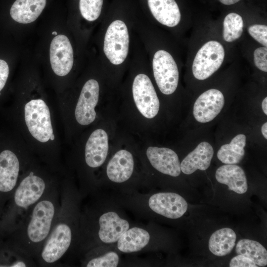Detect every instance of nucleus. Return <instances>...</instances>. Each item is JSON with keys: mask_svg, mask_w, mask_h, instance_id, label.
I'll return each instance as SVG.
<instances>
[{"mask_svg": "<svg viewBox=\"0 0 267 267\" xmlns=\"http://www.w3.org/2000/svg\"><path fill=\"white\" fill-rule=\"evenodd\" d=\"M49 59L52 70L57 76L65 77L70 73L74 62L73 50L67 37L58 35L52 39Z\"/></svg>", "mask_w": 267, "mask_h": 267, "instance_id": "nucleus-12", "label": "nucleus"}, {"mask_svg": "<svg viewBox=\"0 0 267 267\" xmlns=\"http://www.w3.org/2000/svg\"><path fill=\"white\" fill-rule=\"evenodd\" d=\"M120 253L115 244L93 247L79 258L80 265L86 267H116L121 263Z\"/></svg>", "mask_w": 267, "mask_h": 267, "instance_id": "nucleus-15", "label": "nucleus"}, {"mask_svg": "<svg viewBox=\"0 0 267 267\" xmlns=\"http://www.w3.org/2000/svg\"><path fill=\"white\" fill-rule=\"evenodd\" d=\"M134 157L130 152L124 149L117 152L106 168V175L110 185L106 190L108 193L104 195L126 193L127 183L130 182L134 174Z\"/></svg>", "mask_w": 267, "mask_h": 267, "instance_id": "nucleus-6", "label": "nucleus"}, {"mask_svg": "<svg viewBox=\"0 0 267 267\" xmlns=\"http://www.w3.org/2000/svg\"><path fill=\"white\" fill-rule=\"evenodd\" d=\"M9 74V66L6 61L0 59V95L4 87Z\"/></svg>", "mask_w": 267, "mask_h": 267, "instance_id": "nucleus-29", "label": "nucleus"}, {"mask_svg": "<svg viewBox=\"0 0 267 267\" xmlns=\"http://www.w3.org/2000/svg\"><path fill=\"white\" fill-rule=\"evenodd\" d=\"M243 21L242 17L237 13L228 14L223 22V39L227 42H232L239 39L243 33Z\"/></svg>", "mask_w": 267, "mask_h": 267, "instance_id": "nucleus-24", "label": "nucleus"}, {"mask_svg": "<svg viewBox=\"0 0 267 267\" xmlns=\"http://www.w3.org/2000/svg\"><path fill=\"white\" fill-rule=\"evenodd\" d=\"M52 35H56L57 34V32H53L52 33Z\"/></svg>", "mask_w": 267, "mask_h": 267, "instance_id": "nucleus-33", "label": "nucleus"}, {"mask_svg": "<svg viewBox=\"0 0 267 267\" xmlns=\"http://www.w3.org/2000/svg\"><path fill=\"white\" fill-rule=\"evenodd\" d=\"M123 208L146 219L152 215L176 220L181 218L188 208L187 202L179 194L172 192L146 193L143 190L109 196Z\"/></svg>", "mask_w": 267, "mask_h": 267, "instance_id": "nucleus-4", "label": "nucleus"}, {"mask_svg": "<svg viewBox=\"0 0 267 267\" xmlns=\"http://www.w3.org/2000/svg\"><path fill=\"white\" fill-rule=\"evenodd\" d=\"M146 155L151 166L160 173L172 177H177L180 174V163L178 155L173 150L150 146Z\"/></svg>", "mask_w": 267, "mask_h": 267, "instance_id": "nucleus-16", "label": "nucleus"}, {"mask_svg": "<svg viewBox=\"0 0 267 267\" xmlns=\"http://www.w3.org/2000/svg\"><path fill=\"white\" fill-rule=\"evenodd\" d=\"M261 132L263 136L267 139V123H265L261 128Z\"/></svg>", "mask_w": 267, "mask_h": 267, "instance_id": "nucleus-30", "label": "nucleus"}, {"mask_svg": "<svg viewBox=\"0 0 267 267\" xmlns=\"http://www.w3.org/2000/svg\"><path fill=\"white\" fill-rule=\"evenodd\" d=\"M36 157L21 140L16 151L5 149L0 153V192H14L21 176Z\"/></svg>", "mask_w": 267, "mask_h": 267, "instance_id": "nucleus-5", "label": "nucleus"}, {"mask_svg": "<svg viewBox=\"0 0 267 267\" xmlns=\"http://www.w3.org/2000/svg\"><path fill=\"white\" fill-rule=\"evenodd\" d=\"M235 252L237 255L247 257L252 260L258 267L267 265V251L259 242L248 239H242L237 242Z\"/></svg>", "mask_w": 267, "mask_h": 267, "instance_id": "nucleus-23", "label": "nucleus"}, {"mask_svg": "<svg viewBox=\"0 0 267 267\" xmlns=\"http://www.w3.org/2000/svg\"><path fill=\"white\" fill-rule=\"evenodd\" d=\"M148 4L153 16L162 24L173 27L180 22L181 14L175 0H148Z\"/></svg>", "mask_w": 267, "mask_h": 267, "instance_id": "nucleus-19", "label": "nucleus"}, {"mask_svg": "<svg viewBox=\"0 0 267 267\" xmlns=\"http://www.w3.org/2000/svg\"><path fill=\"white\" fill-rule=\"evenodd\" d=\"M254 61L256 66L260 70L267 71V48L260 47L256 49L254 52Z\"/></svg>", "mask_w": 267, "mask_h": 267, "instance_id": "nucleus-27", "label": "nucleus"}, {"mask_svg": "<svg viewBox=\"0 0 267 267\" xmlns=\"http://www.w3.org/2000/svg\"><path fill=\"white\" fill-rule=\"evenodd\" d=\"M224 102L221 91L214 89L207 90L199 95L194 104V118L202 123L212 121L222 111Z\"/></svg>", "mask_w": 267, "mask_h": 267, "instance_id": "nucleus-14", "label": "nucleus"}, {"mask_svg": "<svg viewBox=\"0 0 267 267\" xmlns=\"http://www.w3.org/2000/svg\"><path fill=\"white\" fill-rule=\"evenodd\" d=\"M246 137L239 134L230 142L222 145L217 152L218 159L225 164H236L241 161L245 155Z\"/></svg>", "mask_w": 267, "mask_h": 267, "instance_id": "nucleus-22", "label": "nucleus"}, {"mask_svg": "<svg viewBox=\"0 0 267 267\" xmlns=\"http://www.w3.org/2000/svg\"><path fill=\"white\" fill-rule=\"evenodd\" d=\"M220 1L225 5H231L234 4L240 0H219Z\"/></svg>", "mask_w": 267, "mask_h": 267, "instance_id": "nucleus-32", "label": "nucleus"}, {"mask_svg": "<svg viewBox=\"0 0 267 267\" xmlns=\"http://www.w3.org/2000/svg\"><path fill=\"white\" fill-rule=\"evenodd\" d=\"M129 47V35L126 25L121 20L112 22L104 38L103 50L109 60L114 65L122 63L126 58Z\"/></svg>", "mask_w": 267, "mask_h": 267, "instance_id": "nucleus-8", "label": "nucleus"}, {"mask_svg": "<svg viewBox=\"0 0 267 267\" xmlns=\"http://www.w3.org/2000/svg\"><path fill=\"white\" fill-rule=\"evenodd\" d=\"M215 177L220 183L226 185L230 190L238 194L245 193L248 189L245 173L239 166L225 164L220 167L216 172Z\"/></svg>", "mask_w": 267, "mask_h": 267, "instance_id": "nucleus-18", "label": "nucleus"}, {"mask_svg": "<svg viewBox=\"0 0 267 267\" xmlns=\"http://www.w3.org/2000/svg\"><path fill=\"white\" fill-rule=\"evenodd\" d=\"M225 51L222 44L215 41H209L198 51L192 64L195 78L204 80L212 75L222 65Z\"/></svg>", "mask_w": 267, "mask_h": 267, "instance_id": "nucleus-7", "label": "nucleus"}, {"mask_svg": "<svg viewBox=\"0 0 267 267\" xmlns=\"http://www.w3.org/2000/svg\"><path fill=\"white\" fill-rule=\"evenodd\" d=\"M108 137L103 129L93 131L85 146L84 161L89 170L96 169L105 162L108 152Z\"/></svg>", "mask_w": 267, "mask_h": 267, "instance_id": "nucleus-13", "label": "nucleus"}, {"mask_svg": "<svg viewBox=\"0 0 267 267\" xmlns=\"http://www.w3.org/2000/svg\"><path fill=\"white\" fill-rule=\"evenodd\" d=\"M152 66L154 76L160 91L171 94L177 88L179 73L177 65L172 56L164 50L154 54Z\"/></svg>", "mask_w": 267, "mask_h": 267, "instance_id": "nucleus-9", "label": "nucleus"}, {"mask_svg": "<svg viewBox=\"0 0 267 267\" xmlns=\"http://www.w3.org/2000/svg\"><path fill=\"white\" fill-rule=\"evenodd\" d=\"M82 199L78 189L65 175L61 182L60 209L51 231L36 260L37 266H66L79 258Z\"/></svg>", "mask_w": 267, "mask_h": 267, "instance_id": "nucleus-1", "label": "nucleus"}, {"mask_svg": "<svg viewBox=\"0 0 267 267\" xmlns=\"http://www.w3.org/2000/svg\"><path fill=\"white\" fill-rule=\"evenodd\" d=\"M99 92L98 83L94 79L89 80L83 86L73 110L74 118L78 125L88 126L95 120Z\"/></svg>", "mask_w": 267, "mask_h": 267, "instance_id": "nucleus-11", "label": "nucleus"}, {"mask_svg": "<svg viewBox=\"0 0 267 267\" xmlns=\"http://www.w3.org/2000/svg\"><path fill=\"white\" fill-rule=\"evenodd\" d=\"M262 108L264 113L267 115V97H266L262 103Z\"/></svg>", "mask_w": 267, "mask_h": 267, "instance_id": "nucleus-31", "label": "nucleus"}, {"mask_svg": "<svg viewBox=\"0 0 267 267\" xmlns=\"http://www.w3.org/2000/svg\"><path fill=\"white\" fill-rule=\"evenodd\" d=\"M213 155L212 146L208 142H201L180 163L181 171L190 175L197 170L205 171L209 167Z\"/></svg>", "mask_w": 267, "mask_h": 267, "instance_id": "nucleus-17", "label": "nucleus"}, {"mask_svg": "<svg viewBox=\"0 0 267 267\" xmlns=\"http://www.w3.org/2000/svg\"><path fill=\"white\" fill-rule=\"evenodd\" d=\"M91 196L92 201L82 210L80 257L93 247L116 244L134 223L110 198L100 194Z\"/></svg>", "mask_w": 267, "mask_h": 267, "instance_id": "nucleus-2", "label": "nucleus"}, {"mask_svg": "<svg viewBox=\"0 0 267 267\" xmlns=\"http://www.w3.org/2000/svg\"><path fill=\"white\" fill-rule=\"evenodd\" d=\"M229 267H257L258 266L249 258L241 255H237L231 260Z\"/></svg>", "mask_w": 267, "mask_h": 267, "instance_id": "nucleus-28", "label": "nucleus"}, {"mask_svg": "<svg viewBox=\"0 0 267 267\" xmlns=\"http://www.w3.org/2000/svg\"><path fill=\"white\" fill-rule=\"evenodd\" d=\"M102 4L103 0H80V10L85 19L93 21L99 17Z\"/></svg>", "mask_w": 267, "mask_h": 267, "instance_id": "nucleus-25", "label": "nucleus"}, {"mask_svg": "<svg viewBox=\"0 0 267 267\" xmlns=\"http://www.w3.org/2000/svg\"><path fill=\"white\" fill-rule=\"evenodd\" d=\"M45 5L46 0H16L11 7L10 14L18 23H32L40 15Z\"/></svg>", "mask_w": 267, "mask_h": 267, "instance_id": "nucleus-20", "label": "nucleus"}, {"mask_svg": "<svg viewBox=\"0 0 267 267\" xmlns=\"http://www.w3.org/2000/svg\"><path fill=\"white\" fill-rule=\"evenodd\" d=\"M250 36L256 41L264 45L267 46V26L265 25L255 24L248 28Z\"/></svg>", "mask_w": 267, "mask_h": 267, "instance_id": "nucleus-26", "label": "nucleus"}, {"mask_svg": "<svg viewBox=\"0 0 267 267\" xmlns=\"http://www.w3.org/2000/svg\"><path fill=\"white\" fill-rule=\"evenodd\" d=\"M236 235L232 229L222 228L214 232L209 240V249L217 256L229 254L235 244Z\"/></svg>", "mask_w": 267, "mask_h": 267, "instance_id": "nucleus-21", "label": "nucleus"}, {"mask_svg": "<svg viewBox=\"0 0 267 267\" xmlns=\"http://www.w3.org/2000/svg\"><path fill=\"white\" fill-rule=\"evenodd\" d=\"M133 94L136 106L144 117L151 119L156 116L160 102L152 83L147 75L139 74L135 77Z\"/></svg>", "mask_w": 267, "mask_h": 267, "instance_id": "nucleus-10", "label": "nucleus"}, {"mask_svg": "<svg viewBox=\"0 0 267 267\" xmlns=\"http://www.w3.org/2000/svg\"><path fill=\"white\" fill-rule=\"evenodd\" d=\"M62 179L33 206L15 229L16 251L35 263L51 231L60 209Z\"/></svg>", "mask_w": 267, "mask_h": 267, "instance_id": "nucleus-3", "label": "nucleus"}]
</instances>
